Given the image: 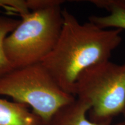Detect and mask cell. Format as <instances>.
I'll use <instances>...</instances> for the list:
<instances>
[{"instance_id": "11", "label": "cell", "mask_w": 125, "mask_h": 125, "mask_svg": "<svg viewBox=\"0 0 125 125\" xmlns=\"http://www.w3.org/2000/svg\"><path fill=\"white\" fill-rule=\"evenodd\" d=\"M122 114H123V117H124V118H125V107H124V108H123V111H122Z\"/></svg>"}, {"instance_id": "4", "label": "cell", "mask_w": 125, "mask_h": 125, "mask_svg": "<svg viewBox=\"0 0 125 125\" xmlns=\"http://www.w3.org/2000/svg\"><path fill=\"white\" fill-rule=\"evenodd\" d=\"M74 96L90 103L92 121L111 122L125 106V62L108 60L84 70L76 80Z\"/></svg>"}, {"instance_id": "5", "label": "cell", "mask_w": 125, "mask_h": 125, "mask_svg": "<svg viewBox=\"0 0 125 125\" xmlns=\"http://www.w3.org/2000/svg\"><path fill=\"white\" fill-rule=\"evenodd\" d=\"M90 107L89 103L76 97L54 114L49 125H111V122L96 123L87 118Z\"/></svg>"}, {"instance_id": "7", "label": "cell", "mask_w": 125, "mask_h": 125, "mask_svg": "<svg viewBox=\"0 0 125 125\" xmlns=\"http://www.w3.org/2000/svg\"><path fill=\"white\" fill-rule=\"evenodd\" d=\"M28 106L0 98V125H44Z\"/></svg>"}, {"instance_id": "6", "label": "cell", "mask_w": 125, "mask_h": 125, "mask_svg": "<svg viewBox=\"0 0 125 125\" xmlns=\"http://www.w3.org/2000/svg\"><path fill=\"white\" fill-rule=\"evenodd\" d=\"M89 2L109 13L105 16L92 15L89 17V21L103 29L125 30V0H90Z\"/></svg>"}, {"instance_id": "8", "label": "cell", "mask_w": 125, "mask_h": 125, "mask_svg": "<svg viewBox=\"0 0 125 125\" xmlns=\"http://www.w3.org/2000/svg\"><path fill=\"white\" fill-rule=\"evenodd\" d=\"M20 22V20L0 16V78L13 69L5 53L4 43L8 35L16 29Z\"/></svg>"}, {"instance_id": "3", "label": "cell", "mask_w": 125, "mask_h": 125, "mask_svg": "<svg viewBox=\"0 0 125 125\" xmlns=\"http://www.w3.org/2000/svg\"><path fill=\"white\" fill-rule=\"evenodd\" d=\"M0 95L30 106L44 125H49L61 108L76 98L60 88L41 62L13 68L0 78Z\"/></svg>"}, {"instance_id": "1", "label": "cell", "mask_w": 125, "mask_h": 125, "mask_svg": "<svg viewBox=\"0 0 125 125\" xmlns=\"http://www.w3.org/2000/svg\"><path fill=\"white\" fill-rule=\"evenodd\" d=\"M62 18L58 40L41 63L62 90L74 96L79 75L109 60L122 41V30L103 29L90 21L82 24L66 9H62Z\"/></svg>"}, {"instance_id": "9", "label": "cell", "mask_w": 125, "mask_h": 125, "mask_svg": "<svg viewBox=\"0 0 125 125\" xmlns=\"http://www.w3.org/2000/svg\"><path fill=\"white\" fill-rule=\"evenodd\" d=\"M0 8L17 12L21 18L31 12L28 7L27 0H0Z\"/></svg>"}, {"instance_id": "10", "label": "cell", "mask_w": 125, "mask_h": 125, "mask_svg": "<svg viewBox=\"0 0 125 125\" xmlns=\"http://www.w3.org/2000/svg\"><path fill=\"white\" fill-rule=\"evenodd\" d=\"M114 125H125V121L121 122L118 123H116V124H115Z\"/></svg>"}, {"instance_id": "2", "label": "cell", "mask_w": 125, "mask_h": 125, "mask_svg": "<svg viewBox=\"0 0 125 125\" xmlns=\"http://www.w3.org/2000/svg\"><path fill=\"white\" fill-rule=\"evenodd\" d=\"M61 5L31 11L8 35L4 49L13 68L40 63L52 51L62 26Z\"/></svg>"}]
</instances>
